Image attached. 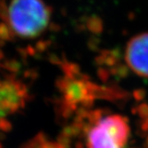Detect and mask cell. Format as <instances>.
Masks as SVG:
<instances>
[{
  "label": "cell",
  "mask_w": 148,
  "mask_h": 148,
  "mask_svg": "<svg viewBox=\"0 0 148 148\" xmlns=\"http://www.w3.org/2000/svg\"><path fill=\"white\" fill-rule=\"evenodd\" d=\"M14 32L23 38H35L48 26L50 12L42 0H13L8 10Z\"/></svg>",
  "instance_id": "6da1fadb"
},
{
  "label": "cell",
  "mask_w": 148,
  "mask_h": 148,
  "mask_svg": "<svg viewBox=\"0 0 148 148\" xmlns=\"http://www.w3.org/2000/svg\"><path fill=\"white\" fill-rule=\"evenodd\" d=\"M86 130L88 148H124L130 135L127 119L120 114L90 120Z\"/></svg>",
  "instance_id": "7a4b0ae2"
},
{
  "label": "cell",
  "mask_w": 148,
  "mask_h": 148,
  "mask_svg": "<svg viewBox=\"0 0 148 148\" xmlns=\"http://www.w3.org/2000/svg\"><path fill=\"white\" fill-rule=\"evenodd\" d=\"M125 58L135 73L148 78V32L136 35L129 41Z\"/></svg>",
  "instance_id": "3957f363"
},
{
  "label": "cell",
  "mask_w": 148,
  "mask_h": 148,
  "mask_svg": "<svg viewBox=\"0 0 148 148\" xmlns=\"http://www.w3.org/2000/svg\"><path fill=\"white\" fill-rule=\"evenodd\" d=\"M25 148H67L61 142L47 140L45 137H37L32 142L29 143Z\"/></svg>",
  "instance_id": "277c9868"
},
{
  "label": "cell",
  "mask_w": 148,
  "mask_h": 148,
  "mask_svg": "<svg viewBox=\"0 0 148 148\" xmlns=\"http://www.w3.org/2000/svg\"><path fill=\"white\" fill-rule=\"evenodd\" d=\"M10 114L11 112L0 105V137L8 127L6 124V119Z\"/></svg>",
  "instance_id": "5b68a950"
}]
</instances>
